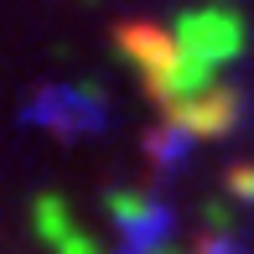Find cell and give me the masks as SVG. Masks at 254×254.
Returning a JSON list of instances; mask_svg holds the SVG:
<instances>
[{
    "mask_svg": "<svg viewBox=\"0 0 254 254\" xmlns=\"http://www.w3.org/2000/svg\"><path fill=\"white\" fill-rule=\"evenodd\" d=\"M182 151H187V135H182L177 125L161 120L156 130H145V156H151V166H177Z\"/></svg>",
    "mask_w": 254,
    "mask_h": 254,
    "instance_id": "52a82bcc",
    "label": "cell"
},
{
    "mask_svg": "<svg viewBox=\"0 0 254 254\" xmlns=\"http://www.w3.org/2000/svg\"><path fill=\"white\" fill-rule=\"evenodd\" d=\"M192 254H234V249H228L223 234H197L192 239Z\"/></svg>",
    "mask_w": 254,
    "mask_h": 254,
    "instance_id": "9c48e42d",
    "label": "cell"
},
{
    "mask_svg": "<svg viewBox=\"0 0 254 254\" xmlns=\"http://www.w3.org/2000/svg\"><path fill=\"white\" fill-rule=\"evenodd\" d=\"M31 223H37V234L47 239L52 249H63L67 239L78 234V228L67 223V207H63V197H37V207H31Z\"/></svg>",
    "mask_w": 254,
    "mask_h": 254,
    "instance_id": "8992f818",
    "label": "cell"
},
{
    "mask_svg": "<svg viewBox=\"0 0 254 254\" xmlns=\"http://www.w3.org/2000/svg\"><path fill=\"white\" fill-rule=\"evenodd\" d=\"M161 254H171V249H161Z\"/></svg>",
    "mask_w": 254,
    "mask_h": 254,
    "instance_id": "8fae6325",
    "label": "cell"
},
{
    "mask_svg": "<svg viewBox=\"0 0 254 254\" xmlns=\"http://www.w3.org/2000/svg\"><path fill=\"white\" fill-rule=\"evenodd\" d=\"M177 42L187 57H202V63H228V57L244 52V21L228 5H207V10H187L177 21Z\"/></svg>",
    "mask_w": 254,
    "mask_h": 254,
    "instance_id": "7a4b0ae2",
    "label": "cell"
},
{
    "mask_svg": "<svg viewBox=\"0 0 254 254\" xmlns=\"http://www.w3.org/2000/svg\"><path fill=\"white\" fill-rule=\"evenodd\" d=\"M239 114H244L239 88L213 83V88L197 94V99H182V104H171V109H161V120L177 125L187 140H218V135H228V130L239 125Z\"/></svg>",
    "mask_w": 254,
    "mask_h": 254,
    "instance_id": "3957f363",
    "label": "cell"
},
{
    "mask_svg": "<svg viewBox=\"0 0 254 254\" xmlns=\"http://www.w3.org/2000/svg\"><path fill=\"white\" fill-rule=\"evenodd\" d=\"M228 192H234L239 202H254V161H239V166H228Z\"/></svg>",
    "mask_w": 254,
    "mask_h": 254,
    "instance_id": "ba28073f",
    "label": "cell"
},
{
    "mask_svg": "<svg viewBox=\"0 0 254 254\" xmlns=\"http://www.w3.org/2000/svg\"><path fill=\"white\" fill-rule=\"evenodd\" d=\"M57 254H104V249H99V244H94L88 234H73V239H67L63 249H57Z\"/></svg>",
    "mask_w": 254,
    "mask_h": 254,
    "instance_id": "30bf717a",
    "label": "cell"
},
{
    "mask_svg": "<svg viewBox=\"0 0 254 254\" xmlns=\"http://www.w3.org/2000/svg\"><path fill=\"white\" fill-rule=\"evenodd\" d=\"M31 120L57 130L63 140H73V135H94L104 125V104H99V88L94 83H78V88H47V94H37L31 104Z\"/></svg>",
    "mask_w": 254,
    "mask_h": 254,
    "instance_id": "277c9868",
    "label": "cell"
},
{
    "mask_svg": "<svg viewBox=\"0 0 254 254\" xmlns=\"http://www.w3.org/2000/svg\"><path fill=\"white\" fill-rule=\"evenodd\" d=\"M114 47L140 67L145 94L156 104H166V83L177 78L182 57H187L182 42H177V31H161L156 21H120V26H114Z\"/></svg>",
    "mask_w": 254,
    "mask_h": 254,
    "instance_id": "6da1fadb",
    "label": "cell"
},
{
    "mask_svg": "<svg viewBox=\"0 0 254 254\" xmlns=\"http://www.w3.org/2000/svg\"><path fill=\"white\" fill-rule=\"evenodd\" d=\"M109 213H114V223L125 228L120 254H161L156 244L166 239V228H171V213L161 202L140 197V192H109Z\"/></svg>",
    "mask_w": 254,
    "mask_h": 254,
    "instance_id": "5b68a950",
    "label": "cell"
}]
</instances>
